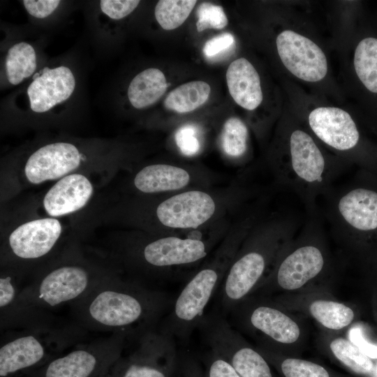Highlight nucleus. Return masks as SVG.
Returning a JSON list of instances; mask_svg holds the SVG:
<instances>
[{"mask_svg": "<svg viewBox=\"0 0 377 377\" xmlns=\"http://www.w3.org/2000/svg\"><path fill=\"white\" fill-rule=\"evenodd\" d=\"M173 300L164 291L119 274L70 306L73 321L87 331L137 339L156 329Z\"/></svg>", "mask_w": 377, "mask_h": 377, "instance_id": "1", "label": "nucleus"}, {"mask_svg": "<svg viewBox=\"0 0 377 377\" xmlns=\"http://www.w3.org/2000/svg\"><path fill=\"white\" fill-rule=\"evenodd\" d=\"M116 263L85 255L71 243L57 256L29 274L21 296L30 303L51 311L82 300L104 281L120 274Z\"/></svg>", "mask_w": 377, "mask_h": 377, "instance_id": "2", "label": "nucleus"}, {"mask_svg": "<svg viewBox=\"0 0 377 377\" xmlns=\"http://www.w3.org/2000/svg\"><path fill=\"white\" fill-rule=\"evenodd\" d=\"M295 230L293 221H279L259 230L244 242L218 290L217 312L226 317L255 293L293 241Z\"/></svg>", "mask_w": 377, "mask_h": 377, "instance_id": "3", "label": "nucleus"}, {"mask_svg": "<svg viewBox=\"0 0 377 377\" xmlns=\"http://www.w3.org/2000/svg\"><path fill=\"white\" fill-rule=\"evenodd\" d=\"M246 232L230 235L214 258L190 277L174 299L158 330L180 340H186L206 316L205 310L219 290Z\"/></svg>", "mask_w": 377, "mask_h": 377, "instance_id": "4", "label": "nucleus"}, {"mask_svg": "<svg viewBox=\"0 0 377 377\" xmlns=\"http://www.w3.org/2000/svg\"><path fill=\"white\" fill-rule=\"evenodd\" d=\"M211 244L175 236L128 240L119 244L114 258L119 268L124 267L133 279L144 283L145 279H167L198 263L207 256Z\"/></svg>", "mask_w": 377, "mask_h": 377, "instance_id": "5", "label": "nucleus"}, {"mask_svg": "<svg viewBox=\"0 0 377 377\" xmlns=\"http://www.w3.org/2000/svg\"><path fill=\"white\" fill-rule=\"evenodd\" d=\"M87 333L74 321L51 329L1 332L0 377H16L40 367L82 342Z\"/></svg>", "mask_w": 377, "mask_h": 377, "instance_id": "6", "label": "nucleus"}, {"mask_svg": "<svg viewBox=\"0 0 377 377\" xmlns=\"http://www.w3.org/2000/svg\"><path fill=\"white\" fill-rule=\"evenodd\" d=\"M64 228L57 218L44 216L23 222L11 230L1 245V267L25 277L57 256Z\"/></svg>", "mask_w": 377, "mask_h": 377, "instance_id": "7", "label": "nucleus"}, {"mask_svg": "<svg viewBox=\"0 0 377 377\" xmlns=\"http://www.w3.org/2000/svg\"><path fill=\"white\" fill-rule=\"evenodd\" d=\"M309 228L297 243L292 241L288 245L255 293L265 296L277 291H296L323 274L329 263L328 256L318 231L313 226Z\"/></svg>", "mask_w": 377, "mask_h": 377, "instance_id": "8", "label": "nucleus"}, {"mask_svg": "<svg viewBox=\"0 0 377 377\" xmlns=\"http://www.w3.org/2000/svg\"><path fill=\"white\" fill-rule=\"evenodd\" d=\"M230 314L237 327L257 338L258 346L287 355L288 346L301 339L298 323L265 296L251 295Z\"/></svg>", "mask_w": 377, "mask_h": 377, "instance_id": "9", "label": "nucleus"}, {"mask_svg": "<svg viewBox=\"0 0 377 377\" xmlns=\"http://www.w3.org/2000/svg\"><path fill=\"white\" fill-rule=\"evenodd\" d=\"M128 337L112 333L87 343L80 342L27 374L29 377H105L122 356Z\"/></svg>", "mask_w": 377, "mask_h": 377, "instance_id": "10", "label": "nucleus"}, {"mask_svg": "<svg viewBox=\"0 0 377 377\" xmlns=\"http://www.w3.org/2000/svg\"><path fill=\"white\" fill-rule=\"evenodd\" d=\"M281 182L313 207L318 195L329 191L334 172L327 168L325 158L312 138L302 130H295L289 138L288 165L276 172Z\"/></svg>", "mask_w": 377, "mask_h": 377, "instance_id": "11", "label": "nucleus"}, {"mask_svg": "<svg viewBox=\"0 0 377 377\" xmlns=\"http://www.w3.org/2000/svg\"><path fill=\"white\" fill-rule=\"evenodd\" d=\"M198 329L209 348L225 357L241 377H280L257 348L251 346L220 313L206 315Z\"/></svg>", "mask_w": 377, "mask_h": 377, "instance_id": "12", "label": "nucleus"}, {"mask_svg": "<svg viewBox=\"0 0 377 377\" xmlns=\"http://www.w3.org/2000/svg\"><path fill=\"white\" fill-rule=\"evenodd\" d=\"M135 339V350L121 356L105 377H172L179 365L175 339L154 329Z\"/></svg>", "mask_w": 377, "mask_h": 377, "instance_id": "13", "label": "nucleus"}, {"mask_svg": "<svg viewBox=\"0 0 377 377\" xmlns=\"http://www.w3.org/2000/svg\"><path fill=\"white\" fill-rule=\"evenodd\" d=\"M25 277L17 271L1 267L0 329L1 332L22 330L51 329L67 324L51 311L25 300L21 288Z\"/></svg>", "mask_w": 377, "mask_h": 377, "instance_id": "14", "label": "nucleus"}, {"mask_svg": "<svg viewBox=\"0 0 377 377\" xmlns=\"http://www.w3.org/2000/svg\"><path fill=\"white\" fill-rule=\"evenodd\" d=\"M88 161L87 154L76 144L52 142L38 147L27 156L23 175L30 184L38 185L82 172Z\"/></svg>", "mask_w": 377, "mask_h": 377, "instance_id": "15", "label": "nucleus"}, {"mask_svg": "<svg viewBox=\"0 0 377 377\" xmlns=\"http://www.w3.org/2000/svg\"><path fill=\"white\" fill-rule=\"evenodd\" d=\"M276 44L283 64L297 77L318 82L326 75L325 54L309 38L292 30H285L277 36Z\"/></svg>", "mask_w": 377, "mask_h": 377, "instance_id": "16", "label": "nucleus"}, {"mask_svg": "<svg viewBox=\"0 0 377 377\" xmlns=\"http://www.w3.org/2000/svg\"><path fill=\"white\" fill-rule=\"evenodd\" d=\"M332 199L330 215L339 235L348 229L360 232L377 229V192L365 188H346Z\"/></svg>", "mask_w": 377, "mask_h": 377, "instance_id": "17", "label": "nucleus"}, {"mask_svg": "<svg viewBox=\"0 0 377 377\" xmlns=\"http://www.w3.org/2000/svg\"><path fill=\"white\" fill-rule=\"evenodd\" d=\"M216 203L208 193L188 191L174 195L158 205L156 217L163 226L175 229L199 227L212 217Z\"/></svg>", "mask_w": 377, "mask_h": 377, "instance_id": "18", "label": "nucleus"}, {"mask_svg": "<svg viewBox=\"0 0 377 377\" xmlns=\"http://www.w3.org/2000/svg\"><path fill=\"white\" fill-rule=\"evenodd\" d=\"M75 85V75L68 66L45 68L33 78L27 89L31 110L37 114L49 112L68 101Z\"/></svg>", "mask_w": 377, "mask_h": 377, "instance_id": "19", "label": "nucleus"}, {"mask_svg": "<svg viewBox=\"0 0 377 377\" xmlns=\"http://www.w3.org/2000/svg\"><path fill=\"white\" fill-rule=\"evenodd\" d=\"M94 193V184L85 173H72L57 180L47 191L42 200L43 209L54 218L71 215L84 209Z\"/></svg>", "mask_w": 377, "mask_h": 377, "instance_id": "20", "label": "nucleus"}, {"mask_svg": "<svg viewBox=\"0 0 377 377\" xmlns=\"http://www.w3.org/2000/svg\"><path fill=\"white\" fill-rule=\"evenodd\" d=\"M314 134L329 147L341 151L354 148L360 133L351 116L334 107H319L312 110L308 118Z\"/></svg>", "mask_w": 377, "mask_h": 377, "instance_id": "21", "label": "nucleus"}, {"mask_svg": "<svg viewBox=\"0 0 377 377\" xmlns=\"http://www.w3.org/2000/svg\"><path fill=\"white\" fill-rule=\"evenodd\" d=\"M229 93L242 108L253 110L262 103L263 96L260 78L254 66L245 58L233 61L226 71Z\"/></svg>", "mask_w": 377, "mask_h": 377, "instance_id": "22", "label": "nucleus"}, {"mask_svg": "<svg viewBox=\"0 0 377 377\" xmlns=\"http://www.w3.org/2000/svg\"><path fill=\"white\" fill-rule=\"evenodd\" d=\"M191 177L182 168L168 164L145 166L135 175L133 185L140 192L151 194L179 190L186 187Z\"/></svg>", "mask_w": 377, "mask_h": 377, "instance_id": "23", "label": "nucleus"}, {"mask_svg": "<svg viewBox=\"0 0 377 377\" xmlns=\"http://www.w3.org/2000/svg\"><path fill=\"white\" fill-rule=\"evenodd\" d=\"M167 88L164 73L158 68H149L132 79L127 89V97L133 108L144 109L156 103Z\"/></svg>", "mask_w": 377, "mask_h": 377, "instance_id": "24", "label": "nucleus"}, {"mask_svg": "<svg viewBox=\"0 0 377 377\" xmlns=\"http://www.w3.org/2000/svg\"><path fill=\"white\" fill-rule=\"evenodd\" d=\"M280 377H346L313 361L289 356L257 346Z\"/></svg>", "mask_w": 377, "mask_h": 377, "instance_id": "25", "label": "nucleus"}, {"mask_svg": "<svg viewBox=\"0 0 377 377\" xmlns=\"http://www.w3.org/2000/svg\"><path fill=\"white\" fill-rule=\"evenodd\" d=\"M211 87L202 80L191 81L172 90L165 97L164 107L178 113L193 111L208 100Z\"/></svg>", "mask_w": 377, "mask_h": 377, "instance_id": "26", "label": "nucleus"}, {"mask_svg": "<svg viewBox=\"0 0 377 377\" xmlns=\"http://www.w3.org/2000/svg\"><path fill=\"white\" fill-rule=\"evenodd\" d=\"M37 68L36 52L27 42H19L12 45L5 60L6 75L12 85H17L31 77Z\"/></svg>", "mask_w": 377, "mask_h": 377, "instance_id": "27", "label": "nucleus"}, {"mask_svg": "<svg viewBox=\"0 0 377 377\" xmlns=\"http://www.w3.org/2000/svg\"><path fill=\"white\" fill-rule=\"evenodd\" d=\"M329 348L334 358L351 373L365 376L377 375L376 367L371 359L349 339L341 337L334 338L330 341Z\"/></svg>", "mask_w": 377, "mask_h": 377, "instance_id": "28", "label": "nucleus"}, {"mask_svg": "<svg viewBox=\"0 0 377 377\" xmlns=\"http://www.w3.org/2000/svg\"><path fill=\"white\" fill-rule=\"evenodd\" d=\"M308 311L313 319L330 330H343L355 318L354 311L350 306L333 300H313L309 303Z\"/></svg>", "mask_w": 377, "mask_h": 377, "instance_id": "29", "label": "nucleus"}, {"mask_svg": "<svg viewBox=\"0 0 377 377\" xmlns=\"http://www.w3.org/2000/svg\"><path fill=\"white\" fill-rule=\"evenodd\" d=\"M354 67L364 87L377 93V38L368 37L359 43L355 50Z\"/></svg>", "mask_w": 377, "mask_h": 377, "instance_id": "30", "label": "nucleus"}, {"mask_svg": "<svg viewBox=\"0 0 377 377\" xmlns=\"http://www.w3.org/2000/svg\"><path fill=\"white\" fill-rule=\"evenodd\" d=\"M196 3L193 0L158 1L154 9L155 18L163 29H175L186 21Z\"/></svg>", "mask_w": 377, "mask_h": 377, "instance_id": "31", "label": "nucleus"}, {"mask_svg": "<svg viewBox=\"0 0 377 377\" xmlns=\"http://www.w3.org/2000/svg\"><path fill=\"white\" fill-rule=\"evenodd\" d=\"M248 129L246 124L238 117H230L223 124L221 145L224 153L232 158L244 155L247 149Z\"/></svg>", "mask_w": 377, "mask_h": 377, "instance_id": "32", "label": "nucleus"}, {"mask_svg": "<svg viewBox=\"0 0 377 377\" xmlns=\"http://www.w3.org/2000/svg\"><path fill=\"white\" fill-rule=\"evenodd\" d=\"M196 28L198 32L207 29H222L228 24L223 8L209 2L200 3L197 10Z\"/></svg>", "mask_w": 377, "mask_h": 377, "instance_id": "33", "label": "nucleus"}, {"mask_svg": "<svg viewBox=\"0 0 377 377\" xmlns=\"http://www.w3.org/2000/svg\"><path fill=\"white\" fill-rule=\"evenodd\" d=\"M204 362L205 377H241L231 364L214 350L206 354Z\"/></svg>", "mask_w": 377, "mask_h": 377, "instance_id": "34", "label": "nucleus"}, {"mask_svg": "<svg viewBox=\"0 0 377 377\" xmlns=\"http://www.w3.org/2000/svg\"><path fill=\"white\" fill-rule=\"evenodd\" d=\"M175 142L181 152L191 156L198 153L200 143L197 137V131L193 126L185 125L176 131Z\"/></svg>", "mask_w": 377, "mask_h": 377, "instance_id": "35", "label": "nucleus"}, {"mask_svg": "<svg viewBox=\"0 0 377 377\" xmlns=\"http://www.w3.org/2000/svg\"><path fill=\"white\" fill-rule=\"evenodd\" d=\"M140 2L137 0H102L100 1V8L109 18L119 20L130 15Z\"/></svg>", "mask_w": 377, "mask_h": 377, "instance_id": "36", "label": "nucleus"}, {"mask_svg": "<svg viewBox=\"0 0 377 377\" xmlns=\"http://www.w3.org/2000/svg\"><path fill=\"white\" fill-rule=\"evenodd\" d=\"M234 43L235 38L231 34L223 33L208 40L204 45L202 52L206 58H214L228 50Z\"/></svg>", "mask_w": 377, "mask_h": 377, "instance_id": "37", "label": "nucleus"}, {"mask_svg": "<svg viewBox=\"0 0 377 377\" xmlns=\"http://www.w3.org/2000/svg\"><path fill=\"white\" fill-rule=\"evenodd\" d=\"M58 0H24L22 4L34 17L43 19L52 14L60 5Z\"/></svg>", "mask_w": 377, "mask_h": 377, "instance_id": "38", "label": "nucleus"}, {"mask_svg": "<svg viewBox=\"0 0 377 377\" xmlns=\"http://www.w3.org/2000/svg\"><path fill=\"white\" fill-rule=\"evenodd\" d=\"M349 340L371 359H377V346L368 342L360 328L353 327L349 332Z\"/></svg>", "mask_w": 377, "mask_h": 377, "instance_id": "39", "label": "nucleus"}, {"mask_svg": "<svg viewBox=\"0 0 377 377\" xmlns=\"http://www.w3.org/2000/svg\"><path fill=\"white\" fill-rule=\"evenodd\" d=\"M178 369L180 377H205L203 369L192 358L179 362Z\"/></svg>", "mask_w": 377, "mask_h": 377, "instance_id": "40", "label": "nucleus"}, {"mask_svg": "<svg viewBox=\"0 0 377 377\" xmlns=\"http://www.w3.org/2000/svg\"><path fill=\"white\" fill-rule=\"evenodd\" d=\"M376 371H377V367H376Z\"/></svg>", "mask_w": 377, "mask_h": 377, "instance_id": "41", "label": "nucleus"}]
</instances>
